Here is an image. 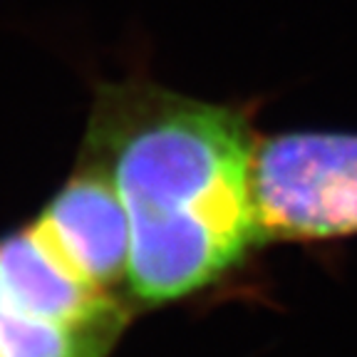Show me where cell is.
<instances>
[{"mask_svg":"<svg viewBox=\"0 0 357 357\" xmlns=\"http://www.w3.org/2000/svg\"><path fill=\"white\" fill-rule=\"evenodd\" d=\"M30 223L75 273L97 288L129 298V223L105 169L82 159Z\"/></svg>","mask_w":357,"mask_h":357,"instance_id":"3957f363","label":"cell"},{"mask_svg":"<svg viewBox=\"0 0 357 357\" xmlns=\"http://www.w3.org/2000/svg\"><path fill=\"white\" fill-rule=\"evenodd\" d=\"M119 335L70 328L0 305V357H105Z\"/></svg>","mask_w":357,"mask_h":357,"instance_id":"5b68a950","label":"cell"},{"mask_svg":"<svg viewBox=\"0 0 357 357\" xmlns=\"http://www.w3.org/2000/svg\"><path fill=\"white\" fill-rule=\"evenodd\" d=\"M0 290L15 310L70 328L119 335L129 320V298L75 273L33 223L0 238Z\"/></svg>","mask_w":357,"mask_h":357,"instance_id":"277c9868","label":"cell"},{"mask_svg":"<svg viewBox=\"0 0 357 357\" xmlns=\"http://www.w3.org/2000/svg\"><path fill=\"white\" fill-rule=\"evenodd\" d=\"M0 305H3V290H0Z\"/></svg>","mask_w":357,"mask_h":357,"instance_id":"8992f818","label":"cell"},{"mask_svg":"<svg viewBox=\"0 0 357 357\" xmlns=\"http://www.w3.org/2000/svg\"><path fill=\"white\" fill-rule=\"evenodd\" d=\"M253 199L263 241L357 234V134L285 132L256 139Z\"/></svg>","mask_w":357,"mask_h":357,"instance_id":"7a4b0ae2","label":"cell"},{"mask_svg":"<svg viewBox=\"0 0 357 357\" xmlns=\"http://www.w3.org/2000/svg\"><path fill=\"white\" fill-rule=\"evenodd\" d=\"M253 151L234 107L149 82L102 87L82 159L105 169L127 213L134 303L194 296L261 243Z\"/></svg>","mask_w":357,"mask_h":357,"instance_id":"6da1fadb","label":"cell"}]
</instances>
